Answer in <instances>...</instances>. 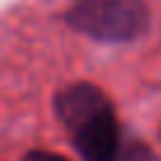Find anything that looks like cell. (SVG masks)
Segmentation results:
<instances>
[{
	"mask_svg": "<svg viewBox=\"0 0 161 161\" xmlns=\"http://www.w3.org/2000/svg\"><path fill=\"white\" fill-rule=\"evenodd\" d=\"M57 116L86 161H119L121 130L107 95L92 83H74L57 95Z\"/></svg>",
	"mask_w": 161,
	"mask_h": 161,
	"instance_id": "6da1fadb",
	"label": "cell"
},
{
	"mask_svg": "<svg viewBox=\"0 0 161 161\" xmlns=\"http://www.w3.org/2000/svg\"><path fill=\"white\" fill-rule=\"evenodd\" d=\"M66 21L95 40L128 43L147 31L149 10L145 0H74Z\"/></svg>",
	"mask_w": 161,
	"mask_h": 161,
	"instance_id": "7a4b0ae2",
	"label": "cell"
},
{
	"mask_svg": "<svg viewBox=\"0 0 161 161\" xmlns=\"http://www.w3.org/2000/svg\"><path fill=\"white\" fill-rule=\"evenodd\" d=\"M21 161H69V159L55 154V152H29Z\"/></svg>",
	"mask_w": 161,
	"mask_h": 161,
	"instance_id": "3957f363",
	"label": "cell"
}]
</instances>
